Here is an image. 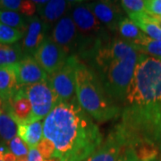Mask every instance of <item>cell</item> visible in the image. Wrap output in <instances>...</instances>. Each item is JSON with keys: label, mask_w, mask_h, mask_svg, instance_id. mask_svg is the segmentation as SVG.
<instances>
[{"label": "cell", "mask_w": 161, "mask_h": 161, "mask_svg": "<svg viewBox=\"0 0 161 161\" xmlns=\"http://www.w3.org/2000/svg\"><path fill=\"white\" fill-rule=\"evenodd\" d=\"M0 136L6 142H10L17 136L16 123L5 112L0 115Z\"/></svg>", "instance_id": "obj_23"}, {"label": "cell", "mask_w": 161, "mask_h": 161, "mask_svg": "<svg viewBox=\"0 0 161 161\" xmlns=\"http://www.w3.org/2000/svg\"><path fill=\"white\" fill-rule=\"evenodd\" d=\"M2 106H3V101H2V99L0 98V108H2Z\"/></svg>", "instance_id": "obj_37"}, {"label": "cell", "mask_w": 161, "mask_h": 161, "mask_svg": "<svg viewBox=\"0 0 161 161\" xmlns=\"http://www.w3.org/2000/svg\"><path fill=\"white\" fill-rule=\"evenodd\" d=\"M159 19H160V22H161V16H160V17H159Z\"/></svg>", "instance_id": "obj_41"}, {"label": "cell", "mask_w": 161, "mask_h": 161, "mask_svg": "<svg viewBox=\"0 0 161 161\" xmlns=\"http://www.w3.org/2000/svg\"><path fill=\"white\" fill-rule=\"evenodd\" d=\"M16 161H28V156L19 157V158H17V160Z\"/></svg>", "instance_id": "obj_34"}, {"label": "cell", "mask_w": 161, "mask_h": 161, "mask_svg": "<svg viewBox=\"0 0 161 161\" xmlns=\"http://www.w3.org/2000/svg\"><path fill=\"white\" fill-rule=\"evenodd\" d=\"M145 12L150 15L160 17L161 0H147V1H145Z\"/></svg>", "instance_id": "obj_30"}, {"label": "cell", "mask_w": 161, "mask_h": 161, "mask_svg": "<svg viewBox=\"0 0 161 161\" xmlns=\"http://www.w3.org/2000/svg\"><path fill=\"white\" fill-rule=\"evenodd\" d=\"M117 161H140L138 157L136 155V152L133 148L124 146L122 148L120 155L117 158Z\"/></svg>", "instance_id": "obj_31"}, {"label": "cell", "mask_w": 161, "mask_h": 161, "mask_svg": "<svg viewBox=\"0 0 161 161\" xmlns=\"http://www.w3.org/2000/svg\"><path fill=\"white\" fill-rule=\"evenodd\" d=\"M75 95L80 108L98 123L121 115V108L104 90L97 74L80 59L75 69Z\"/></svg>", "instance_id": "obj_4"}, {"label": "cell", "mask_w": 161, "mask_h": 161, "mask_svg": "<svg viewBox=\"0 0 161 161\" xmlns=\"http://www.w3.org/2000/svg\"><path fill=\"white\" fill-rule=\"evenodd\" d=\"M2 109L16 123L17 125L31 124L32 108L23 87L9 99L3 102Z\"/></svg>", "instance_id": "obj_10"}, {"label": "cell", "mask_w": 161, "mask_h": 161, "mask_svg": "<svg viewBox=\"0 0 161 161\" xmlns=\"http://www.w3.org/2000/svg\"><path fill=\"white\" fill-rule=\"evenodd\" d=\"M69 10L80 35V49L78 58L89 62L98 49L111 40L108 30L92 14L86 2H71Z\"/></svg>", "instance_id": "obj_5"}, {"label": "cell", "mask_w": 161, "mask_h": 161, "mask_svg": "<svg viewBox=\"0 0 161 161\" xmlns=\"http://www.w3.org/2000/svg\"><path fill=\"white\" fill-rule=\"evenodd\" d=\"M44 161H58L56 158H50V159H44Z\"/></svg>", "instance_id": "obj_36"}, {"label": "cell", "mask_w": 161, "mask_h": 161, "mask_svg": "<svg viewBox=\"0 0 161 161\" xmlns=\"http://www.w3.org/2000/svg\"><path fill=\"white\" fill-rule=\"evenodd\" d=\"M49 29L38 16L27 17V30L22 42V50L24 56H31L44 40L49 36Z\"/></svg>", "instance_id": "obj_13"}, {"label": "cell", "mask_w": 161, "mask_h": 161, "mask_svg": "<svg viewBox=\"0 0 161 161\" xmlns=\"http://www.w3.org/2000/svg\"><path fill=\"white\" fill-rule=\"evenodd\" d=\"M70 4L71 2L69 1L50 0L47 1L44 5H38L36 6L40 16V20L46 24L48 29L51 30L55 24L69 10Z\"/></svg>", "instance_id": "obj_15"}, {"label": "cell", "mask_w": 161, "mask_h": 161, "mask_svg": "<svg viewBox=\"0 0 161 161\" xmlns=\"http://www.w3.org/2000/svg\"><path fill=\"white\" fill-rule=\"evenodd\" d=\"M33 58L47 75H51L60 69L69 57L48 36L35 52Z\"/></svg>", "instance_id": "obj_9"}, {"label": "cell", "mask_w": 161, "mask_h": 161, "mask_svg": "<svg viewBox=\"0 0 161 161\" xmlns=\"http://www.w3.org/2000/svg\"><path fill=\"white\" fill-rule=\"evenodd\" d=\"M87 6L100 23L111 31H117L118 24L125 18L120 4L113 1L86 2Z\"/></svg>", "instance_id": "obj_11"}, {"label": "cell", "mask_w": 161, "mask_h": 161, "mask_svg": "<svg viewBox=\"0 0 161 161\" xmlns=\"http://www.w3.org/2000/svg\"><path fill=\"white\" fill-rule=\"evenodd\" d=\"M159 20H160V19H159ZM158 26H159V27H160V28H161V22H159V23H158Z\"/></svg>", "instance_id": "obj_40"}, {"label": "cell", "mask_w": 161, "mask_h": 161, "mask_svg": "<svg viewBox=\"0 0 161 161\" xmlns=\"http://www.w3.org/2000/svg\"><path fill=\"white\" fill-rule=\"evenodd\" d=\"M79 58L71 56L65 64L51 75H47V81L60 101H69L75 95V69Z\"/></svg>", "instance_id": "obj_6"}, {"label": "cell", "mask_w": 161, "mask_h": 161, "mask_svg": "<svg viewBox=\"0 0 161 161\" xmlns=\"http://www.w3.org/2000/svg\"><path fill=\"white\" fill-rule=\"evenodd\" d=\"M124 146H158L161 142V60L140 53L132 81L113 127Z\"/></svg>", "instance_id": "obj_1"}, {"label": "cell", "mask_w": 161, "mask_h": 161, "mask_svg": "<svg viewBox=\"0 0 161 161\" xmlns=\"http://www.w3.org/2000/svg\"><path fill=\"white\" fill-rule=\"evenodd\" d=\"M24 36L22 31L0 23V43L14 44Z\"/></svg>", "instance_id": "obj_24"}, {"label": "cell", "mask_w": 161, "mask_h": 161, "mask_svg": "<svg viewBox=\"0 0 161 161\" xmlns=\"http://www.w3.org/2000/svg\"><path fill=\"white\" fill-rule=\"evenodd\" d=\"M8 145L10 151L17 158L27 156L29 153L28 146L19 136H15L10 142H8Z\"/></svg>", "instance_id": "obj_28"}, {"label": "cell", "mask_w": 161, "mask_h": 161, "mask_svg": "<svg viewBox=\"0 0 161 161\" xmlns=\"http://www.w3.org/2000/svg\"><path fill=\"white\" fill-rule=\"evenodd\" d=\"M1 7L6 8V10L18 11L27 17L33 16L37 10V6L33 1H21V0H2Z\"/></svg>", "instance_id": "obj_21"}, {"label": "cell", "mask_w": 161, "mask_h": 161, "mask_svg": "<svg viewBox=\"0 0 161 161\" xmlns=\"http://www.w3.org/2000/svg\"><path fill=\"white\" fill-rule=\"evenodd\" d=\"M43 136L55 146L58 161H84L103 142L98 126L80 107L76 97L60 101L43 122Z\"/></svg>", "instance_id": "obj_2"}, {"label": "cell", "mask_w": 161, "mask_h": 161, "mask_svg": "<svg viewBox=\"0 0 161 161\" xmlns=\"http://www.w3.org/2000/svg\"><path fill=\"white\" fill-rule=\"evenodd\" d=\"M117 31L122 39L131 43H136L146 37V35L139 29L138 26L130 18L127 17L124 18L119 23Z\"/></svg>", "instance_id": "obj_18"}, {"label": "cell", "mask_w": 161, "mask_h": 161, "mask_svg": "<svg viewBox=\"0 0 161 161\" xmlns=\"http://www.w3.org/2000/svg\"><path fill=\"white\" fill-rule=\"evenodd\" d=\"M133 149L140 161H153L159 154L158 147L151 144H142Z\"/></svg>", "instance_id": "obj_26"}, {"label": "cell", "mask_w": 161, "mask_h": 161, "mask_svg": "<svg viewBox=\"0 0 161 161\" xmlns=\"http://www.w3.org/2000/svg\"><path fill=\"white\" fill-rule=\"evenodd\" d=\"M24 57L19 44L0 43V66L14 65Z\"/></svg>", "instance_id": "obj_19"}, {"label": "cell", "mask_w": 161, "mask_h": 161, "mask_svg": "<svg viewBox=\"0 0 161 161\" xmlns=\"http://www.w3.org/2000/svg\"><path fill=\"white\" fill-rule=\"evenodd\" d=\"M14 66L17 82L20 87L32 85L46 81L47 74L41 68L32 56H24Z\"/></svg>", "instance_id": "obj_12"}, {"label": "cell", "mask_w": 161, "mask_h": 161, "mask_svg": "<svg viewBox=\"0 0 161 161\" xmlns=\"http://www.w3.org/2000/svg\"><path fill=\"white\" fill-rule=\"evenodd\" d=\"M28 161H44L37 148H31L28 153Z\"/></svg>", "instance_id": "obj_32"}, {"label": "cell", "mask_w": 161, "mask_h": 161, "mask_svg": "<svg viewBox=\"0 0 161 161\" xmlns=\"http://www.w3.org/2000/svg\"><path fill=\"white\" fill-rule=\"evenodd\" d=\"M17 160V157L14 156L11 151L7 152L5 154L4 158H3V161H16Z\"/></svg>", "instance_id": "obj_33"}, {"label": "cell", "mask_w": 161, "mask_h": 161, "mask_svg": "<svg viewBox=\"0 0 161 161\" xmlns=\"http://www.w3.org/2000/svg\"><path fill=\"white\" fill-rule=\"evenodd\" d=\"M0 161H1V160H0Z\"/></svg>", "instance_id": "obj_43"}, {"label": "cell", "mask_w": 161, "mask_h": 161, "mask_svg": "<svg viewBox=\"0 0 161 161\" xmlns=\"http://www.w3.org/2000/svg\"><path fill=\"white\" fill-rule=\"evenodd\" d=\"M22 87L19 86L13 65L0 66V98L3 102L11 98Z\"/></svg>", "instance_id": "obj_16"}, {"label": "cell", "mask_w": 161, "mask_h": 161, "mask_svg": "<svg viewBox=\"0 0 161 161\" xmlns=\"http://www.w3.org/2000/svg\"><path fill=\"white\" fill-rule=\"evenodd\" d=\"M37 150H39L40 155L44 159H50L53 158L55 153V146L51 141L46 138H43L37 146Z\"/></svg>", "instance_id": "obj_29"}, {"label": "cell", "mask_w": 161, "mask_h": 161, "mask_svg": "<svg viewBox=\"0 0 161 161\" xmlns=\"http://www.w3.org/2000/svg\"><path fill=\"white\" fill-rule=\"evenodd\" d=\"M49 37L63 48L68 57L75 56L78 58L80 49V35L72 19L70 10L55 24Z\"/></svg>", "instance_id": "obj_8"}, {"label": "cell", "mask_w": 161, "mask_h": 161, "mask_svg": "<svg viewBox=\"0 0 161 161\" xmlns=\"http://www.w3.org/2000/svg\"><path fill=\"white\" fill-rule=\"evenodd\" d=\"M132 44L139 53L161 60V40H152L146 36L143 40Z\"/></svg>", "instance_id": "obj_22"}, {"label": "cell", "mask_w": 161, "mask_h": 161, "mask_svg": "<svg viewBox=\"0 0 161 161\" xmlns=\"http://www.w3.org/2000/svg\"><path fill=\"white\" fill-rule=\"evenodd\" d=\"M4 111H3V109H2V108H0V115H1V114L3 113Z\"/></svg>", "instance_id": "obj_39"}, {"label": "cell", "mask_w": 161, "mask_h": 161, "mask_svg": "<svg viewBox=\"0 0 161 161\" xmlns=\"http://www.w3.org/2000/svg\"><path fill=\"white\" fill-rule=\"evenodd\" d=\"M120 6L124 9V11L126 12L128 15L145 12L144 0H122Z\"/></svg>", "instance_id": "obj_27"}, {"label": "cell", "mask_w": 161, "mask_h": 161, "mask_svg": "<svg viewBox=\"0 0 161 161\" xmlns=\"http://www.w3.org/2000/svg\"><path fill=\"white\" fill-rule=\"evenodd\" d=\"M17 136L23 140L31 148H37L43 136V124L41 121H36L31 124L17 125Z\"/></svg>", "instance_id": "obj_17"}, {"label": "cell", "mask_w": 161, "mask_h": 161, "mask_svg": "<svg viewBox=\"0 0 161 161\" xmlns=\"http://www.w3.org/2000/svg\"><path fill=\"white\" fill-rule=\"evenodd\" d=\"M123 147L122 140L115 130L112 129L98 150L84 161H117Z\"/></svg>", "instance_id": "obj_14"}, {"label": "cell", "mask_w": 161, "mask_h": 161, "mask_svg": "<svg viewBox=\"0 0 161 161\" xmlns=\"http://www.w3.org/2000/svg\"><path fill=\"white\" fill-rule=\"evenodd\" d=\"M0 6H1V1H0Z\"/></svg>", "instance_id": "obj_42"}, {"label": "cell", "mask_w": 161, "mask_h": 161, "mask_svg": "<svg viewBox=\"0 0 161 161\" xmlns=\"http://www.w3.org/2000/svg\"><path fill=\"white\" fill-rule=\"evenodd\" d=\"M153 161H161V152H159V154L158 155V157Z\"/></svg>", "instance_id": "obj_35"}, {"label": "cell", "mask_w": 161, "mask_h": 161, "mask_svg": "<svg viewBox=\"0 0 161 161\" xmlns=\"http://www.w3.org/2000/svg\"><path fill=\"white\" fill-rule=\"evenodd\" d=\"M25 18L17 12L0 9V23L20 30L23 33H25L27 30V19Z\"/></svg>", "instance_id": "obj_20"}, {"label": "cell", "mask_w": 161, "mask_h": 161, "mask_svg": "<svg viewBox=\"0 0 161 161\" xmlns=\"http://www.w3.org/2000/svg\"><path fill=\"white\" fill-rule=\"evenodd\" d=\"M23 89L32 108L31 123L40 121L43 118L45 119L59 102L58 97L53 92L47 80L23 87Z\"/></svg>", "instance_id": "obj_7"}, {"label": "cell", "mask_w": 161, "mask_h": 161, "mask_svg": "<svg viewBox=\"0 0 161 161\" xmlns=\"http://www.w3.org/2000/svg\"><path fill=\"white\" fill-rule=\"evenodd\" d=\"M158 149H159V152H161V142L160 143H159V145H158Z\"/></svg>", "instance_id": "obj_38"}, {"label": "cell", "mask_w": 161, "mask_h": 161, "mask_svg": "<svg viewBox=\"0 0 161 161\" xmlns=\"http://www.w3.org/2000/svg\"><path fill=\"white\" fill-rule=\"evenodd\" d=\"M140 53L134 45L115 37L101 47L89 63L104 90L115 103L124 102L132 81Z\"/></svg>", "instance_id": "obj_3"}, {"label": "cell", "mask_w": 161, "mask_h": 161, "mask_svg": "<svg viewBox=\"0 0 161 161\" xmlns=\"http://www.w3.org/2000/svg\"><path fill=\"white\" fill-rule=\"evenodd\" d=\"M132 21L146 36L152 40H161V28L158 24L140 19H133Z\"/></svg>", "instance_id": "obj_25"}]
</instances>
